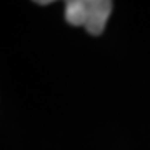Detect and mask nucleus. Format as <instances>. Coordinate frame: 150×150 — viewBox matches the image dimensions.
<instances>
[{"label": "nucleus", "mask_w": 150, "mask_h": 150, "mask_svg": "<svg viewBox=\"0 0 150 150\" xmlns=\"http://www.w3.org/2000/svg\"><path fill=\"white\" fill-rule=\"evenodd\" d=\"M112 12L108 0H70L65 7V18L70 25L85 27L92 35H100Z\"/></svg>", "instance_id": "obj_1"}]
</instances>
